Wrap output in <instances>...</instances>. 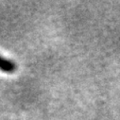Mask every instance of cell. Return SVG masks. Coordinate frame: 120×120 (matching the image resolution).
<instances>
[{
    "label": "cell",
    "mask_w": 120,
    "mask_h": 120,
    "mask_svg": "<svg viewBox=\"0 0 120 120\" xmlns=\"http://www.w3.org/2000/svg\"><path fill=\"white\" fill-rule=\"evenodd\" d=\"M0 70L4 73L11 74V73L15 72L16 65L12 61H11V60L0 56Z\"/></svg>",
    "instance_id": "1"
}]
</instances>
